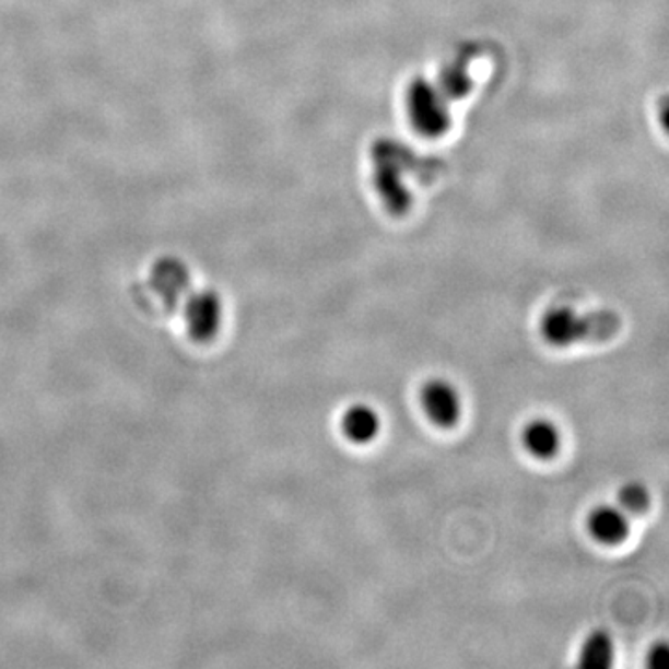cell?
Instances as JSON below:
<instances>
[{
	"label": "cell",
	"instance_id": "cell-10",
	"mask_svg": "<svg viewBox=\"0 0 669 669\" xmlns=\"http://www.w3.org/2000/svg\"><path fill=\"white\" fill-rule=\"evenodd\" d=\"M669 660V647L668 644H655L650 647L649 653H647V666L649 668H666L668 666Z\"/></svg>",
	"mask_w": 669,
	"mask_h": 669
},
{
	"label": "cell",
	"instance_id": "cell-1",
	"mask_svg": "<svg viewBox=\"0 0 669 669\" xmlns=\"http://www.w3.org/2000/svg\"><path fill=\"white\" fill-rule=\"evenodd\" d=\"M621 328V318L613 310L578 313L573 307H552L547 310L539 331L551 347L570 348L583 341H610Z\"/></svg>",
	"mask_w": 669,
	"mask_h": 669
},
{
	"label": "cell",
	"instance_id": "cell-6",
	"mask_svg": "<svg viewBox=\"0 0 669 669\" xmlns=\"http://www.w3.org/2000/svg\"><path fill=\"white\" fill-rule=\"evenodd\" d=\"M341 430L353 445H371L382 432V419L368 403H353L342 415Z\"/></svg>",
	"mask_w": 669,
	"mask_h": 669
},
{
	"label": "cell",
	"instance_id": "cell-5",
	"mask_svg": "<svg viewBox=\"0 0 669 669\" xmlns=\"http://www.w3.org/2000/svg\"><path fill=\"white\" fill-rule=\"evenodd\" d=\"M151 285L167 305H177L190 286V273L175 259H162L153 268Z\"/></svg>",
	"mask_w": 669,
	"mask_h": 669
},
{
	"label": "cell",
	"instance_id": "cell-8",
	"mask_svg": "<svg viewBox=\"0 0 669 669\" xmlns=\"http://www.w3.org/2000/svg\"><path fill=\"white\" fill-rule=\"evenodd\" d=\"M615 655L613 639L607 631L589 632L584 639L580 653H578V664L586 669L610 668Z\"/></svg>",
	"mask_w": 669,
	"mask_h": 669
},
{
	"label": "cell",
	"instance_id": "cell-4",
	"mask_svg": "<svg viewBox=\"0 0 669 669\" xmlns=\"http://www.w3.org/2000/svg\"><path fill=\"white\" fill-rule=\"evenodd\" d=\"M586 527L595 541H599L601 545L613 547L620 545L629 538L631 520L620 506L601 504L589 512Z\"/></svg>",
	"mask_w": 669,
	"mask_h": 669
},
{
	"label": "cell",
	"instance_id": "cell-3",
	"mask_svg": "<svg viewBox=\"0 0 669 669\" xmlns=\"http://www.w3.org/2000/svg\"><path fill=\"white\" fill-rule=\"evenodd\" d=\"M185 322L196 341H211L223 322V304L216 292L199 291L186 297Z\"/></svg>",
	"mask_w": 669,
	"mask_h": 669
},
{
	"label": "cell",
	"instance_id": "cell-9",
	"mask_svg": "<svg viewBox=\"0 0 669 669\" xmlns=\"http://www.w3.org/2000/svg\"><path fill=\"white\" fill-rule=\"evenodd\" d=\"M618 506H620L626 515H642L649 509L650 493L644 483L626 482L621 485L618 491Z\"/></svg>",
	"mask_w": 669,
	"mask_h": 669
},
{
	"label": "cell",
	"instance_id": "cell-7",
	"mask_svg": "<svg viewBox=\"0 0 669 669\" xmlns=\"http://www.w3.org/2000/svg\"><path fill=\"white\" fill-rule=\"evenodd\" d=\"M520 439L525 450L538 459H552L562 448L560 427L549 419H532L527 422Z\"/></svg>",
	"mask_w": 669,
	"mask_h": 669
},
{
	"label": "cell",
	"instance_id": "cell-2",
	"mask_svg": "<svg viewBox=\"0 0 669 669\" xmlns=\"http://www.w3.org/2000/svg\"><path fill=\"white\" fill-rule=\"evenodd\" d=\"M421 406L427 421L439 427L456 426L463 413V402L458 389L445 378L427 379L426 384L422 385Z\"/></svg>",
	"mask_w": 669,
	"mask_h": 669
}]
</instances>
